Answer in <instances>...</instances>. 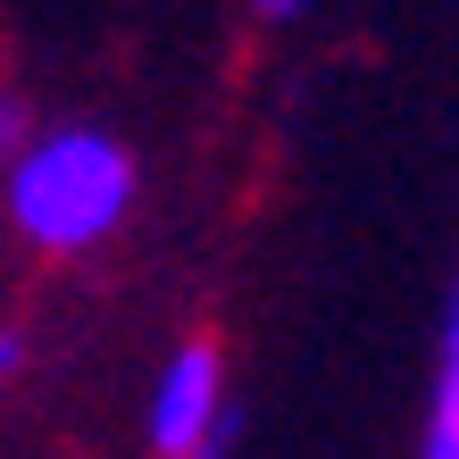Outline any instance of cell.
I'll use <instances>...</instances> for the list:
<instances>
[{"label":"cell","mask_w":459,"mask_h":459,"mask_svg":"<svg viewBox=\"0 0 459 459\" xmlns=\"http://www.w3.org/2000/svg\"><path fill=\"white\" fill-rule=\"evenodd\" d=\"M418 459H459V284L443 309V359H435V410H426V443Z\"/></svg>","instance_id":"obj_3"},{"label":"cell","mask_w":459,"mask_h":459,"mask_svg":"<svg viewBox=\"0 0 459 459\" xmlns=\"http://www.w3.org/2000/svg\"><path fill=\"white\" fill-rule=\"evenodd\" d=\"M292 9H301V0H259V17H292Z\"/></svg>","instance_id":"obj_6"},{"label":"cell","mask_w":459,"mask_h":459,"mask_svg":"<svg viewBox=\"0 0 459 459\" xmlns=\"http://www.w3.org/2000/svg\"><path fill=\"white\" fill-rule=\"evenodd\" d=\"M234 426L226 401V351L218 342H184L168 351V368L151 376V459H218Z\"/></svg>","instance_id":"obj_2"},{"label":"cell","mask_w":459,"mask_h":459,"mask_svg":"<svg viewBox=\"0 0 459 459\" xmlns=\"http://www.w3.org/2000/svg\"><path fill=\"white\" fill-rule=\"evenodd\" d=\"M25 143H34V109H25V92H9V84H0V168H9Z\"/></svg>","instance_id":"obj_4"},{"label":"cell","mask_w":459,"mask_h":459,"mask_svg":"<svg viewBox=\"0 0 459 459\" xmlns=\"http://www.w3.org/2000/svg\"><path fill=\"white\" fill-rule=\"evenodd\" d=\"M17 376H25V334H17V326H0V393H9Z\"/></svg>","instance_id":"obj_5"},{"label":"cell","mask_w":459,"mask_h":459,"mask_svg":"<svg viewBox=\"0 0 459 459\" xmlns=\"http://www.w3.org/2000/svg\"><path fill=\"white\" fill-rule=\"evenodd\" d=\"M9 226L50 259L100 251L134 209V151L109 126H34V143L0 176Z\"/></svg>","instance_id":"obj_1"}]
</instances>
